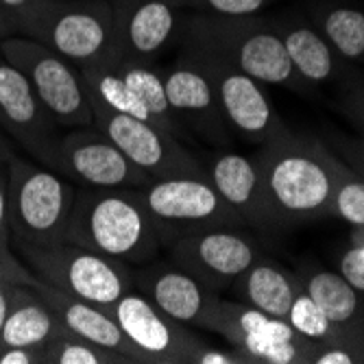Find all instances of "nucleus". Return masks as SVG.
Instances as JSON below:
<instances>
[{"instance_id": "obj_6", "label": "nucleus", "mask_w": 364, "mask_h": 364, "mask_svg": "<svg viewBox=\"0 0 364 364\" xmlns=\"http://www.w3.org/2000/svg\"><path fill=\"white\" fill-rule=\"evenodd\" d=\"M28 38L46 44L79 70L103 61L114 63L112 0H44Z\"/></svg>"}, {"instance_id": "obj_7", "label": "nucleus", "mask_w": 364, "mask_h": 364, "mask_svg": "<svg viewBox=\"0 0 364 364\" xmlns=\"http://www.w3.org/2000/svg\"><path fill=\"white\" fill-rule=\"evenodd\" d=\"M0 57L18 68L36 90L42 105L63 129L94 124V109L81 70L46 44L9 36L0 42Z\"/></svg>"}, {"instance_id": "obj_19", "label": "nucleus", "mask_w": 364, "mask_h": 364, "mask_svg": "<svg viewBox=\"0 0 364 364\" xmlns=\"http://www.w3.org/2000/svg\"><path fill=\"white\" fill-rule=\"evenodd\" d=\"M205 171L216 192L236 210L242 223L257 227L275 225L255 159L225 151L212 157Z\"/></svg>"}, {"instance_id": "obj_5", "label": "nucleus", "mask_w": 364, "mask_h": 364, "mask_svg": "<svg viewBox=\"0 0 364 364\" xmlns=\"http://www.w3.org/2000/svg\"><path fill=\"white\" fill-rule=\"evenodd\" d=\"M16 253L44 284L103 308L134 288L131 264L73 242H16Z\"/></svg>"}, {"instance_id": "obj_26", "label": "nucleus", "mask_w": 364, "mask_h": 364, "mask_svg": "<svg viewBox=\"0 0 364 364\" xmlns=\"http://www.w3.org/2000/svg\"><path fill=\"white\" fill-rule=\"evenodd\" d=\"M321 36L343 59L364 55V14L351 7L329 9L321 20Z\"/></svg>"}, {"instance_id": "obj_4", "label": "nucleus", "mask_w": 364, "mask_h": 364, "mask_svg": "<svg viewBox=\"0 0 364 364\" xmlns=\"http://www.w3.org/2000/svg\"><path fill=\"white\" fill-rule=\"evenodd\" d=\"M77 186L65 175L7 155V218L11 240L24 245L65 242Z\"/></svg>"}, {"instance_id": "obj_8", "label": "nucleus", "mask_w": 364, "mask_h": 364, "mask_svg": "<svg viewBox=\"0 0 364 364\" xmlns=\"http://www.w3.org/2000/svg\"><path fill=\"white\" fill-rule=\"evenodd\" d=\"M140 194L166 245L192 229L245 225L236 210L216 192L208 175L153 179L140 188Z\"/></svg>"}, {"instance_id": "obj_29", "label": "nucleus", "mask_w": 364, "mask_h": 364, "mask_svg": "<svg viewBox=\"0 0 364 364\" xmlns=\"http://www.w3.org/2000/svg\"><path fill=\"white\" fill-rule=\"evenodd\" d=\"M329 216L345 220L353 229L364 227V177L347 164H343Z\"/></svg>"}, {"instance_id": "obj_34", "label": "nucleus", "mask_w": 364, "mask_h": 364, "mask_svg": "<svg viewBox=\"0 0 364 364\" xmlns=\"http://www.w3.org/2000/svg\"><path fill=\"white\" fill-rule=\"evenodd\" d=\"M0 251H14L7 218V161H0Z\"/></svg>"}, {"instance_id": "obj_1", "label": "nucleus", "mask_w": 364, "mask_h": 364, "mask_svg": "<svg viewBox=\"0 0 364 364\" xmlns=\"http://www.w3.org/2000/svg\"><path fill=\"white\" fill-rule=\"evenodd\" d=\"M255 164L275 225L329 216L345 161L321 142L288 134L264 144Z\"/></svg>"}, {"instance_id": "obj_39", "label": "nucleus", "mask_w": 364, "mask_h": 364, "mask_svg": "<svg viewBox=\"0 0 364 364\" xmlns=\"http://www.w3.org/2000/svg\"><path fill=\"white\" fill-rule=\"evenodd\" d=\"M351 245L360 247V251L364 253V227L353 229V234H351Z\"/></svg>"}, {"instance_id": "obj_9", "label": "nucleus", "mask_w": 364, "mask_h": 364, "mask_svg": "<svg viewBox=\"0 0 364 364\" xmlns=\"http://www.w3.org/2000/svg\"><path fill=\"white\" fill-rule=\"evenodd\" d=\"M94 127L101 129L112 142L153 179L168 177H203L208 171L179 142V138L157 129L155 124L94 105Z\"/></svg>"}, {"instance_id": "obj_35", "label": "nucleus", "mask_w": 364, "mask_h": 364, "mask_svg": "<svg viewBox=\"0 0 364 364\" xmlns=\"http://www.w3.org/2000/svg\"><path fill=\"white\" fill-rule=\"evenodd\" d=\"M0 364H44V355L42 349L3 347L0 349Z\"/></svg>"}, {"instance_id": "obj_30", "label": "nucleus", "mask_w": 364, "mask_h": 364, "mask_svg": "<svg viewBox=\"0 0 364 364\" xmlns=\"http://www.w3.org/2000/svg\"><path fill=\"white\" fill-rule=\"evenodd\" d=\"M42 5L44 0H0V18H3L9 36L28 38Z\"/></svg>"}, {"instance_id": "obj_3", "label": "nucleus", "mask_w": 364, "mask_h": 364, "mask_svg": "<svg viewBox=\"0 0 364 364\" xmlns=\"http://www.w3.org/2000/svg\"><path fill=\"white\" fill-rule=\"evenodd\" d=\"M245 18L249 16L181 11L177 33L186 50L223 59L259 83L301 90L304 79L296 75L279 33L253 26Z\"/></svg>"}, {"instance_id": "obj_16", "label": "nucleus", "mask_w": 364, "mask_h": 364, "mask_svg": "<svg viewBox=\"0 0 364 364\" xmlns=\"http://www.w3.org/2000/svg\"><path fill=\"white\" fill-rule=\"evenodd\" d=\"M134 288L151 299L161 312L188 327L210 329L218 308V292L203 286L196 277L173 262H149L134 269Z\"/></svg>"}, {"instance_id": "obj_17", "label": "nucleus", "mask_w": 364, "mask_h": 364, "mask_svg": "<svg viewBox=\"0 0 364 364\" xmlns=\"http://www.w3.org/2000/svg\"><path fill=\"white\" fill-rule=\"evenodd\" d=\"M112 9L116 61H153L177 36L181 9L173 0H112Z\"/></svg>"}, {"instance_id": "obj_32", "label": "nucleus", "mask_w": 364, "mask_h": 364, "mask_svg": "<svg viewBox=\"0 0 364 364\" xmlns=\"http://www.w3.org/2000/svg\"><path fill=\"white\" fill-rule=\"evenodd\" d=\"M0 279L9 284L31 286V288H40L44 284L42 279H38L31 273V269L14 251H0Z\"/></svg>"}, {"instance_id": "obj_10", "label": "nucleus", "mask_w": 364, "mask_h": 364, "mask_svg": "<svg viewBox=\"0 0 364 364\" xmlns=\"http://www.w3.org/2000/svg\"><path fill=\"white\" fill-rule=\"evenodd\" d=\"M107 310L131 343L146 355L149 364H198L210 347L192 334L188 325L161 312L136 288L124 292Z\"/></svg>"}, {"instance_id": "obj_38", "label": "nucleus", "mask_w": 364, "mask_h": 364, "mask_svg": "<svg viewBox=\"0 0 364 364\" xmlns=\"http://www.w3.org/2000/svg\"><path fill=\"white\" fill-rule=\"evenodd\" d=\"M9 286H11L9 282L0 279V334H3V325L9 312Z\"/></svg>"}, {"instance_id": "obj_12", "label": "nucleus", "mask_w": 364, "mask_h": 364, "mask_svg": "<svg viewBox=\"0 0 364 364\" xmlns=\"http://www.w3.org/2000/svg\"><path fill=\"white\" fill-rule=\"evenodd\" d=\"M59 173L85 188H142L153 181L94 124L61 134Z\"/></svg>"}, {"instance_id": "obj_15", "label": "nucleus", "mask_w": 364, "mask_h": 364, "mask_svg": "<svg viewBox=\"0 0 364 364\" xmlns=\"http://www.w3.org/2000/svg\"><path fill=\"white\" fill-rule=\"evenodd\" d=\"M164 87L171 109L183 129L196 131L210 142L225 144L229 138V124L223 114L214 81L196 53L183 50V55L161 70Z\"/></svg>"}, {"instance_id": "obj_41", "label": "nucleus", "mask_w": 364, "mask_h": 364, "mask_svg": "<svg viewBox=\"0 0 364 364\" xmlns=\"http://www.w3.org/2000/svg\"><path fill=\"white\" fill-rule=\"evenodd\" d=\"M5 38H9V33H7V28H5V22H3V18H0V42H3Z\"/></svg>"}, {"instance_id": "obj_21", "label": "nucleus", "mask_w": 364, "mask_h": 364, "mask_svg": "<svg viewBox=\"0 0 364 364\" xmlns=\"http://www.w3.org/2000/svg\"><path fill=\"white\" fill-rule=\"evenodd\" d=\"M231 286H236V294L242 304H249L275 318H286L296 294L304 290L299 275L262 257L238 275Z\"/></svg>"}, {"instance_id": "obj_28", "label": "nucleus", "mask_w": 364, "mask_h": 364, "mask_svg": "<svg viewBox=\"0 0 364 364\" xmlns=\"http://www.w3.org/2000/svg\"><path fill=\"white\" fill-rule=\"evenodd\" d=\"M44 364H122V360L73 332L63 325L59 332L42 347Z\"/></svg>"}, {"instance_id": "obj_2", "label": "nucleus", "mask_w": 364, "mask_h": 364, "mask_svg": "<svg viewBox=\"0 0 364 364\" xmlns=\"http://www.w3.org/2000/svg\"><path fill=\"white\" fill-rule=\"evenodd\" d=\"M65 242L142 267L166 249L159 225L149 214L140 188L77 186Z\"/></svg>"}, {"instance_id": "obj_23", "label": "nucleus", "mask_w": 364, "mask_h": 364, "mask_svg": "<svg viewBox=\"0 0 364 364\" xmlns=\"http://www.w3.org/2000/svg\"><path fill=\"white\" fill-rule=\"evenodd\" d=\"M279 38L296 75L306 83H325L334 79L338 73L336 50L327 44L318 31L310 26H290L282 31Z\"/></svg>"}, {"instance_id": "obj_33", "label": "nucleus", "mask_w": 364, "mask_h": 364, "mask_svg": "<svg viewBox=\"0 0 364 364\" xmlns=\"http://www.w3.org/2000/svg\"><path fill=\"white\" fill-rule=\"evenodd\" d=\"M338 273L358 290V294L364 299V253L360 251V247L349 242V247L341 255Z\"/></svg>"}, {"instance_id": "obj_13", "label": "nucleus", "mask_w": 364, "mask_h": 364, "mask_svg": "<svg viewBox=\"0 0 364 364\" xmlns=\"http://www.w3.org/2000/svg\"><path fill=\"white\" fill-rule=\"evenodd\" d=\"M0 127L36 161L59 173V124L28 79L0 57Z\"/></svg>"}, {"instance_id": "obj_40", "label": "nucleus", "mask_w": 364, "mask_h": 364, "mask_svg": "<svg viewBox=\"0 0 364 364\" xmlns=\"http://www.w3.org/2000/svg\"><path fill=\"white\" fill-rule=\"evenodd\" d=\"M11 151L5 146V142H3V138H0V161H7V155H9Z\"/></svg>"}, {"instance_id": "obj_18", "label": "nucleus", "mask_w": 364, "mask_h": 364, "mask_svg": "<svg viewBox=\"0 0 364 364\" xmlns=\"http://www.w3.org/2000/svg\"><path fill=\"white\" fill-rule=\"evenodd\" d=\"M36 290L68 332L116 353L122 362L149 364L146 355L131 343V338L122 332V327L107 308L83 301L79 296L57 290L48 284H42Z\"/></svg>"}, {"instance_id": "obj_22", "label": "nucleus", "mask_w": 364, "mask_h": 364, "mask_svg": "<svg viewBox=\"0 0 364 364\" xmlns=\"http://www.w3.org/2000/svg\"><path fill=\"white\" fill-rule=\"evenodd\" d=\"M299 279L304 290L338 329L364 332V299L341 273L314 267Z\"/></svg>"}, {"instance_id": "obj_37", "label": "nucleus", "mask_w": 364, "mask_h": 364, "mask_svg": "<svg viewBox=\"0 0 364 364\" xmlns=\"http://www.w3.org/2000/svg\"><path fill=\"white\" fill-rule=\"evenodd\" d=\"M347 109L351 118L364 129V85L358 87L351 96H347Z\"/></svg>"}, {"instance_id": "obj_20", "label": "nucleus", "mask_w": 364, "mask_h": 364, "mask_svg": "<svg viewBox=\"0 0 364 364\" xmlns=\"http://www.w3.org/2000/svg\"><path fill=\"white\" fill-rule=\"evenodd\" d=\"M61 323L44 304L36 288L11 284L9 286V312L0 334L3 347H31L42 349L57 332Z\"/></svg>"}, {"instance_id": "obj_36", "label": "nucleus", "mask_w": 364, "mask_h": 364, "mask_svg": "<svg viewBox=\"0 0 364 364\" xmlns=\"http://www.w3.org/2000/svg\"><path fill=\"white\" fill-rule=\"evenodd\" d=\"M341 155L345 157V164L351 166L355 173L364 177V140L353 142V140H343L341 142Z\"/></svg>"}, {"instance_id": "obj_11", "label": "nucleus", "mask_w": 364, "mask_h": 364, "mask_svg": "<svg viewBox=\"0 0 364 364\" xmlns=\"http://www.w3.org/2000/svg\"><path fill=\"white\" fill-rule=\"evenodd\" d=\"M166 251L173 264L214 292L229 288L238 275L259 259L255 242L236 231V227H203L186 231L166 245Z\"/></svg>"}, {"instance_id": "obj_27", "label": "nucleus", "mask_w": 364, "mask_h": 364, "mask_svg": "<svg viewBox=\"0 0 364 364\" xmlns=\"http://www.w3.org/2000/svg\"><path fill=\"white\" fill-rule=\"evenodd\" d=\"M286 321L290 323V327L296 334H301L304 338L314 341L318 345H329L353 334H364V332H343V329H338L306 290L296 294Z\"/></svg>"}, {"instance_id": "obj_31", "label": "nucleus", "mask_w": 364, "mask_h": 364, "mask_svg": "<svg viewBox=\"0 0 364 364\" xmlns=\"http://www.w3.org/2000/svg\"><path fill=\"white\" fill-rule=\"evenodd\" d=\"M269 0H173L181 11H198L214 16H253Z\"/></svg>"}, {"instance_id": "obj_14", "label": "nucleus", "mask_w": 364, "mask_h": 364, "mask_svg": "<svg viewBox=\"0 0 364 364\" xmlns=\"http://www.w3.org/2000/svg\"><path fill=\"white\" fill-rule=\"evenodd\" d=\"M186 50V48H183ZM196 53V50H192ZM201 57L205 70L210 73L223 114L231 131L253 144H269L277 138L288 136L290 131L273 109L269 96L264 94L259 81L240 73L234 65L212 55L196 53Z\"/></svg>"}, {"instance_id": "obj_24", "label": "nucleus", "mask_w": 364, "mask_h": 364, "mask_svg": "<svg viewBox=\"0 0 364 364\" xmlns=\"http://www.w3.org/2000/svg\"><path fill=\"white\" fill-rule=\"evenodd\" d=\"M127 85L136 92L151 116V124L166 131V134L181 138L183 127L175 118L171 103L166 98V87H164L161 70H157L153 61H116L114 63Z\"/></svg>"}, {"instance_id": "obj_25", "label": "nucleus", "mask_w": 364, "mask_h": 364, "mask_svg": "<svg viewBox=\"0 0 364 364\" xmlns=\"http://www.w3.org/2000/svg\"><path fill=\"white\" fill-rule=\"evenodd\" d=\"M81 77L87 85L90 101L94 105H103L112 112H120L140 120L151 122V116L136 92L127 85L122 75L114 63H94L81 68Z\"/></svg>"}]
</instances>
